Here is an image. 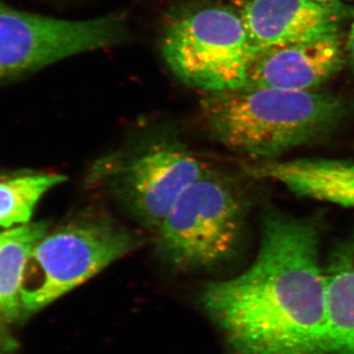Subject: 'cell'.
<instances>
[{"label":"cell","instance_id":"obj_15","mask_svg":"<svg viewBox=\"0 0 354 354\" xmlns=\"http://www.w3.org/2000/svg\"><path fill=\"white\" fill-rule=\"evenodd\" d=\"M315 1L321 2V3L335 4L339 3L342 0H315Z\"/></svg>","mask_w":354,"mask_h":354},{"label":"cell","instance_id":"obj_12","mask_svg":"<svg viewBox=\"0 0 354 354\" xmlns=\"http://www.w3.org/2000/svg\"><path fill=\"white\" fill-rule=\"evenodd\" d=\"M46 221L0 232V313L7 317L23 314L20 293L28 258L32 248L48 234Z\"/></svg>","mask_w":354,"mask_h":354},{"label":"cell","instance_id":"obj_7","mask_svg":"<svg viewBox=\"0 0 354 354\" xmlns=\"http://www.w3.org/2000/svg\"><path fill=\"white\" fill-rule=\"evenodd\" d=\"M127 29L118 16L64 20L0 4V78L22 75L64 58L114 46Z\"/></svg>","mask_w":354,"mask_h":354},{"label":"cell","instance_id":"obj_14","mask_svg":"<svg viewBox=\"0 0 354 354\" xmlns=\"http://www.w3.org/2000/svg\"><path fill=\"white\" fill-rule=\"evenodd\" d=\"M348 46L349 53H351V57L354 62V15L353 23H351V32H349Z\"/></svg>","mask_w":354,"mask_h":354},{"label":"cell","instance_id":"obj_13","mask_svg":"<svg viewBox=\"0 0 354 354\" xmlns=\"http://www.w3.org/2000/svg\"><path fill=\"white\" fill-rule=\"evenodd\" d=\"M65 180L62 174L35 172L0 181V227L29 223L41 197Z\"/></svg>","mask_w":354,"mask_h":354},{"label":"cell","instance_id":"obj_5","mask_svg":"<svg viewBox=\"0 0 354 354\" xmlns=\"http://www.w3.org/2000/svg\"><path fill=\"white\" fill-rule=\"evenodd\" d=\"M162 53L177 78L207 94L245 87L254 57L241 16L218 6L177 16L165 32Z\"/></svg>","mask_w":354,"mask_h":354},{"label":"cell","instance_id":"obj_11","mask_svg":"<svg viewBox=\"0 0 354 354\" xmlns=\"http://www.w3.org/2000/svg\"><path fill=\"white\" fill-rule=\"evenodd\" d=\"M324 269L330 354H354V237L333 249Z\"/></svg>","mask_w":354,"mask_h":354},{"label":"cell","instance_id":"obj_6","mask_svg":"<svg viewBox=\"0 0 354 354\" xmlns=\"http://www.w3.org/2000/svg\"><path fill=\"white\" fill-rule=\"evenodd\" d=\"M207 171L185 144L158 137L132 152L102 158L91 176L155 234L183 191Z\"/></svg>","mask_w":354,"mask_h":354},{"label":"cell","instance_id":"obj_9","mask_svg":"<svg viewBox=\"0 0 354 354\" xmlns=\"http://www.w3.org/2000/svg\"><path fill=\"white\" fill-rule=\"evenodd\" d=\"M342 64L337 35L268 48L254 57L244 88L311 91L329 80Z\"/></svg>","mask_w":354,"mask_h":354},{"label":"cell","instance_id":"obj_3","mask_svg":"<svg viewBox=\"0 0 354 354\" xmlns=\"http://www.w3.org/2000/svg\"><path fill=\"white\" fill-rule=\"evenodd\" d=\"M111 218L85 214L46 234L32 248L21 288L23 315L36 313L139 245Z\"/></svg>","mask_w":354,"mask_h":354},{"label":"cell","instance_id":"obj_10","mask_svg":"<svg viewBox=\"0 0 354 354\" xmlns=\"http://www.w3.org/2000/svg\"><path fill=\"white\" fill-rule=\"evenodd\" d=\"M247 174L283 186L298 197L354 209V162L335 158L253 160Z\"/></svg>","mask_w":354,"mask_h":354},{"label":"cell","instance_id":"obj_8","mask_svg":"<svg viewBox=\"0 0 354 354\" xmlns=\"http://www.w3.org/2000/svg\"><path fill=\"white\" fill-rule=\"evenodd\" d=\"M241 16L255 57L268 48L335 36L344 12L339 3L315 0H248Z\"/></svg>","mask_w":354,"mask_h":354},{"label":"cell","instance_id":"obj_1","mask_svg":"<svg viewBox=\"0 0 354 354\" xmlns=\"http://www.w3.org/2000/svg\"><path fill=\"white\" fill-rule=\"evenodd\" d=\"M322 227L266 214L252 264L205 286L203 304L232 354H330Z\"/></svg>","mask_w":354,"mask_h":354},{"label":"cell","instance_id":"obj_2","mask_svg":"<svg viewBox=\"0 0 354 354\" xmlns=\"http://www.w3.org/2000/svg\"><path fill=\"white\" fill-rule=\"evenodd\" d=\"M337 97L311 91L258 88L207 94L202 113L213 138L254 160L283 153L332 134L346 115Z\"/></svg>","mask_w":354,"mask_h":354},{"label":"cell","instance_id":"obj_4","mask_svg":"<svg viewBox=\"0 0 354 354\" xmlns=\"http://www.w3.org/2000/svg\"><path fill=\"white\" fill-rule=\"evenodd\" d=\"M243 221L239 191L208 169L183 191L155 232L157 252L184 271L212 267L234 253Z\"/></svg>","mask_w":354,"mask_h":354}]
</instances>
